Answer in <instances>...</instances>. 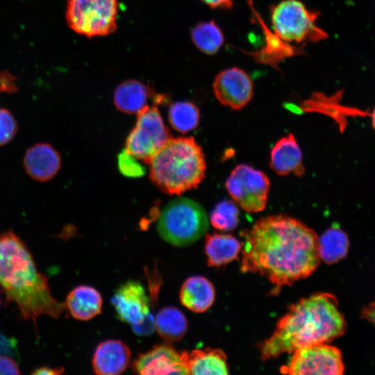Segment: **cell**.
Instances as JSON below:
<instances>
[{"label":"cell","mask_w":375,"mask_h":375,"mask_svg":"<svg viewBox=\"0 0 375 375\" xmlns=\"http://www.w3.org/2000/svg\"><path fill=\"white\" fill-rule=\"evenodd\" d=\"M244 238L241 270L265 276L276 292L309 276L319 265L318 236L294 217H262Z\"/></svg>","instance_id":"cell-1"},{"label":"cell","mask_w":375,"mask_h":375,"mask_svg":"<svg viewBox=\"0 0 375 375\" xmlns=\"http://www.w3.org/2000/svg\"><path fill=\"white\" fill-rule=\"evenodd\" d=\"M346 327L335 297L315 293L292 304L279 319L272 335L259 346L261 358L267 360L302 347L328 343L342 335Z\"/></svg>","instance_id":"cell-2"},{"label":"cell","mask_w":375,"mask_h":375,"mask_svg":"<svg viewBox=\"0 0 375 375\" xmlns=\"http://www.w3.org/2000/svg\"><path fill=\"white\" fill-rule=\"evenodd\" d=\"M0 288L24 319L58 318L65 310L51 294L47 277L37 268L25 243L11 230L0 233Z\"/></svg>","instance_id":"cell-3"},{"label":"cell","mask_w":375,"mask_h":375,"mask_svg":"<svg viewBox=\"0 0 375 375\" xmlns=\"http://www.w3.org/2000/svg\"><path fill=\"white\" fill-rule=\"evenodd\" d=\"M149 165L152 183L169 195L197 188L206 170L202 149L192 137L170 138Z\"/></svg>","instance_id":"cell-4"},{"label":"cell","mask_w":375,"mask_h":375,"mask_svg":"<svg viewBox=\"0 0 375 375\" xmlns=\"http://www.w3.org/2000/svg\"><path fill=\"white\" fill-rule=\"evenodd\" d=\"M157 228L160 237L174 246L183 247L198 240L208 229L203 208L188 198H176L162 209Z\"/></svg>","instance_id":"cell-5"},{"label":"cell","mask_w":375,"mask_h":375,"mask_svg":"<svg viewBox=\"0 0 375 375\" xmlns=\"http://www.w3.org/2000/svg\"><path fill=\"white\" fill-rule=\"evenodd\" d=\"M319 15V12L308 9L299 0H283L270 11L274 33L288 44L303 46L328 38V33L317 24Z\"/></svg>","instance_id":"cell-6"},{"label":"cell","mask_w":375,"mask_h":375,"mask_svg":"<svg viewBox=\"0 0 375 375\" xmlns=\"http://www.w3.org/2000/svg\"><path fill=\"white\" fill-rule=\"evenodd\" d=\"M117 13V0H68L65 18L73 31L92 38L112 33Z\"/></svg>","instance_id":"cell-7"},{"label":"cell","mask_w":375,"mask_h":375,"mask_svg":"<svg viewBox=\"0 0 375 375\" xmlns=\"http://www.w3.org/2000/svg\"><path fill=\"white\" fill-rule=\"evenodd\" d=\"M135 127L128 134L124 150L146 164L170 138L158 109L147 106L138 114Z\"/></svg>","instance_id":"cell-8"},{"label":"cell","mask_w":375,"mask_h":375,"mask_svg":"<svg viewBox=\"0 0 375 375\" xmlns=\"http://www.w3.org/2000/svg\"><path fill=\"white\" fill-rule=\"evenodd\" d=\"M225 186L234 202L246 212L255 213L265 208L270 183L262 172L239 165L231 172Z\"/></svg>","instance_id":"cell-9"},{"label":"cell","mask_w":375,"mask_h":375,"mask_svg":"<svg viewBox=\"0 0 375 375\" xmlns=\"http://www.w3.org/2000/svg\"><path fill=\"white\" fill-rule=\"evenodd\" d=\"M344 370L341 351L327 343L296 350L288 364L280 368L282 374L291 375H341Z\"/></svg>","instance_id":"cell-10"},{"label":"cell","mask_w":375,"mask_h":375,"mask_svg":"<svg viewBox=\"0 0 375 375\" xmlns=\"http://www.w3.org/2000/svg\"><path fill=\"white\" fill-rule=\"evenodd\" d=\"M117 315L122 321L133 326L140 335H148L155 328L150 312V301L144 287L138 281H129L116 290L112 299Z\"/></svg>","instance_id":"cell-11"},{"label":"cell","mask_w":375,"mask_h":375,"mask_svg":"<svg viewBox=\"0 0 375 375\" xmlns=\"http://www.w3.org/2000/svg\"><path fill=\"white\" fill-rule=\"evenodd\" d=\"M213 93L223 106L239 110L244 108L253 96V83L249 75L238 67L225 69L215 76Z\"/></svg>","instance_id":"cell-12"},{"label":"cell","mask_w":375,"mask_h":375,"mask_svg":"<svg viewBox=\"0 0 375 375\" xmlns=\"http://www.w3.org/2000/svg\"><path fill=\"white\" fill-rule=\"evenodd\" d=\"M187 353L176 351L169 344H158L139 354L132 364V369L142 375L189 374Z\"/></svg>","instance_id":"cell-13"},{"label":"cell","mask_w":375,"mask_h":375,"mask_svg":"<svg viewBox=\"0 0 375 375\" xmlns=\"http://www.w3.org/2000/svg\"><path fill=\"white\" fill-rule=\"evenodd\" d=\"M23 166L32 179L45 182L52 179L59 172L61 158L58 151L50 144L37 143L26 150Z\"/></svg>","instance_id":"cell-14"},{"label":"cell","mask_w":375,"mask_h":375,"mask_svg":"<svg viewBox=\"0 0 375 375\" xmlns=\"http://www.w3.org/2000/svg\"><path fill=\"white\" fill-rule=\"evenodd\" d=\"M131 350L123 342L109 340L100 343L96 348L92 367L94 372L100 375L122 374L131 360Z\"/></svg>","instance_id":"cell-15"},{"label":"cell","mask_w":375,"mask_h":375,"mask_svg":"<svg viewBox=\"0 0 375 375\" xmlns=\"http://www.w3.org/2000/svg\"><path fill=\"white\" fill-rule=\"evenodd\" d=\"M269 166L280 176L293 173L301 176L305 173L302 152L292 133L278 140L270 152Z\"/></svg>","instance_id":"cell-16"},{"label":"cell","mask_w":375,"mask_h":375,"mask_svg":"<svg viewBox=\"0 0 375 375\" xmlns=\"http://www.w3.org/2000/svg\"><path fill=\"white\" fill-rule=\"evenodd\" d=\"M179 296L182 305L185 308L195 312H203L212 305L215 291L208 278L194 276L183 283Z\"/></svg>","instance_id":"cell-17"},{"label":"cell","mask_w":375,"mask_h":375,"mask_svg":"<svg viewBox=\"0 0 375 375\" xmlns=\"http://www.w3.org/2000/svg\"><path fill=\"white\" fill-rule=\"evenodd\" d=\"M65 304L74 318L86 321L101 312L102 297L95 288L79 285L68 294Z\"/></svg>","instance_id":"cell-18"},{"label":"cell","mask_w":375,"mask_h":375,"mask_svg":"<svg viewBox=\"0 0 375 375\" xmlns=\"http://www.w3.org/2000/svg\"><path fill=\"white\" fill-rule=\"evenodd\" d=\"M189 374L224 375L228 374L227 357L220 349H195L187 353Z\"/></svg>","instance_id":"cell-19"},{"label":"cell","mask_w":375,"mask_h":375,"mask_svg":"<svg viewBox=\"0 0 375 375\" xmlns=\"http://www.w3.org/2000/svg\"><path fill=\"white\" fill-rule=\"evenodd\" d=\"M204 247L208 265L220 267L238 258L242 244L232 235L215 233L206 235Z\"/></svg>","instance_id":"cell-20"},{"label":"cell","mask_w":375,"mask_h":375,"mask_svg":"<svg viewBox=\"0 0 375 375\" xmlns=\"http://www.w3.org/2000/svg\"><path fill=\"white\" fill-rule=\"evenodd\" d=\"M150 90L143 83L127 80L120 83L114 92V103L124 113L138 114L147 107Z\"/></svg>","instance_id":"cell-21"},{"label":"cell","mask_w":375,"mask_h":375,"mask_svg":"<svg viewBox=\"0 0 375 375\" xmlns=\"http://www.w3.org/2000/svg\"><path fill=\"white\" fill-rule=\"evenodd\" d=\"M155 329L168 341H178L188 330L187 319L178 308L172 306L160 310L154 319Z\"/></svg>","instance_id":"cell-22"},{"label":"cell","mask_w":375,"mask_h":375,"mask_svg":"<svg viewBox=\"0 0 375 375\" xmlns=\"http://www.w3.org/2000/svg\"><path fill=\"white\" fill-rule=\"evenodd\" d=\"M347 234L338 227H331L319 238V254L326 264H333L344 258L349 249Z\"/></svg>","instance_id":"cell-23"},{"label":"cell","mask_w":375,"mask_h":375,"mask_svg":"<svg viewBox=\"0 0 375 375\" xmlns=\"http://www.w3.org/2000/svg\"><path fill=\"white\" fill-rule=\"evenodd\" d=\"M192 40L201 52L213 55L219 51L224 42V35L214 21L202 22L191 32Z\"/></svg>","instance_id":"cell-24"},{"label":"cell","mask_w":375,"mask_h":375,"mask_svg":"<svg viewBox=\"0 0 375 375\" xmlns=\"http://www.w3.org/2000/svg\"><path fill=\"white\" fill-rule=\"evenodd\" d=\"M169 122L177 131L185 133L197 127L200 119L198 107L190 101H178L171 105Z\"/></svg>","instance_id":"cell-25"},{"label":"cell","mask_w":375,"mask_h":375,"mask_svg":"<svg viewBox=\"0 0 375 375\" xmlns=\"http://www.w3.org/2000/svg\"><path fill=\"white\" fill-rule=\"evenodd\" d=\"M240 212L234 201L224 199L219 202L210 213V222L217 230L226 232L235 229L239 222Z\"/></svg>","instance_id":"cell-26"},{"label":"cell","mask_w":375,"mask_h":375,"mask_svg":"<svg viewBox=\"0 0 375 375\" xmlns=\"http://www.w3.org/2000/svg\"><path fill=\"white\" fill-rule=\"evenodd\" d=\"M18 131L17 122L12 113L0 108V147L10 142Z\"/></svg>","instance_id":"cell-27"},{"label":"cell","mask_w":375,"mask_h":375,"mask_svg":"<svg viewBox=\"0 0 375 375\" xmlns=\"http://www.w3.org/2000/svg\"><path fill=\"white\" fill-rule=\"evenodd\" d=\"M138 160L124 149L118 157V166L122 174L131 177L142 176L144 174V168Z\"/></svg>","instance_id":"cell-28"},{"label":"cell","mask_w":375,"mask_h":375,"mask_svg":"<svg viewBox=\"0 0 375 375\" xmlns=\"http://www.w3.org/2000/svg\"><path fill=\"white\" fill-rule=\"evenodd\" d=\"M17 90V77L7 70L0 72V93L13 94Z\"/></svg>","instance_id":"cell-29"},{"label":"cell","mask_w":375,"mask_h":375,"mask_svg":"<svg viewBox=\"0 0 375 375\" xmlns=\"http://www.w3.org/2000/svg\"><path fill=\"white\" fill-rule=\"evenodd\" d=\"M20 371L17 362L8 356L0 355V375L19 374Z\"/></svg>","instance_id":"cell-30"},{"label":"cell","mask_w":375,"mask_h":375,"mask_svg":"<svg viewBox=\"0 0 375 375\" xmlns=\"http://www.w3.org/2000/svg\"><path fill=\"white\" fill-rule=\"evenodd\" d=\"M211 8L231 9L233 6V0H201Z\"/></svg>","instance_id":"cell-31"},{"label":"cell","mask_w":375,"mask_h":375,"mask_svg":"<svg viewBox=\"0 0 375 375\" xmlns=\"http://www.w3.org/2000/svg\"><path fill=\"white\" fill-rule=\"evenodd\" d=\"M64 372V368H51L48 367H42L33 371L34 375H58Z\"/></svg>","instance_id":"cell-32"},{"label":"cell","mask_w":375,"mask_h":375,"mask_svg":"<svg viewBox=\"0 0 375 375\" xmlns=\"http://www.w3.org/2000/svg\"><path fill=\"white\" fill-rule=\"evenodd\" d=\"M362 316L375 325V300L362 310Z\"/></svg>","instance_id":"cell-33"},{"label":"cell","mask_w":375,"mask_h":375,"mask_svg":"<svg viewBox=\"0 0 375 375\" xmlns=\"http://www.w3.org/2000/svg\"><path fill=\"white\" fill-rule=\"evenodd\" d=\"M369 115L371 116V118H372V126L374 129L375 130V107Z\"/></svg>","instance_id":"cell-34"},{"label":"cell","mask_w":375,"mask_h":375,"mask_svg":"<svg viewBox=\"0 0 375 375\" xmlns=\"http://www.w3.org/2000/svg\"><path fill=\"white\" fill-rule=\"evenodd\" d=\"M0 304H1V300H0Z\"/></svg>","instance_id":"cell-35"}]
</instances>
